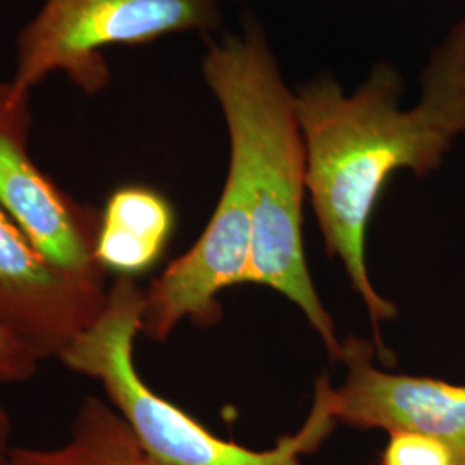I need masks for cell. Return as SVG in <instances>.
<instances>
[{
    "mask_svg": "<svg viewBox=\"0 0 465 465\" xmlns=\"http://www.w3.org/2000/svg\"><path fill=\"white\" fill-rule=\"evenodd\" d=\"M203 82L217 100L230 134V167L249 202L250 282L292 300L321 336L332 361L343 345L317 295L303 240L307 193L305 149L295 94L259 25L211 42L202 59Z\"/></svg>",
    "mask_w": 465,
    "mask_h": 465,
    "instance_id": "cell-1",
    "label": "cell"
},
{
    "mask_svg": "<svg viewBox=\"0 0 465 465\" xmlns=\"http://www.w3.org/2000/svg\"><path fill=\"white\" fill-rule=\"evenodd\" d=\"M401 78L390 64L372 67L355 90L319 76L295 94L305 149V184L326 247L336 255L378 322L397 316L371 282L367 224L390 178L428 174L441 164L451 138L417 105L401 107Z\"/></svg>",
    "mask_w": 465,
    "mask_h": 465,
    "instance_id": "cell-2",
    "label": "cell"
},
{
    "mask_svg": "<svg viewBox=\"0 0 465 465\" xmlns=\"http://www.w3.org/2000/svg\"><path fill=\"white\" fill-rule=\"evenodd\" d=\"M145 290L117 276L99 317L57 357L67 369L99 381L107 401L128 424L149 465H302L336 420L330 381L317 380L312 411L299 431L269 450H250L216 436L195 417L157 395L134 366V340L142 332Z\"/></svg>",
    "mask_w": 465,
    "mask_h": 465,
    "instance_id": "cell-3",
    "label": "cell"
},
{
    "mask_svg": "<svg viewBox=\"0 0 465 465\" xmlns=\"http://www.w3.org/2000/svg\"><path fill=\"white\" fill-rule=\"evenodd\" d=\"M221 0H44L16 38L9 80L32 94L52 73H63L86 95L111 84L104 50L143 45L166 35L211 32L221 23Z\"/></svg>",
    "mask_w": 465,
    "mask_h": 465,
    "instance_id": "cell-4",
    "label": "cell"
},
{
    "mask_svg": "<svg viewBox=\"0 0 465 465\" xmlns=\"http://www.w3.org/2000/svg\"><path fill=\"white\" fill-rule=\"evenodd\" d=\"M30 94L0 82V207L55 266L105 282L95 261L99 211L73 199L45 174L28 149Z\"/></svg>",
    "mask_w": 465,
    "mask_h": 465,
    "instance_id": "cell-5",
    "label": "cell"
},
{
    "mask_svg": "<svg viewBox=\"0 0 465 465\" xmlns=\"http://www.w3.org/2000/svg\"><path fill=\"white\" fill-rule=\"evenodd\" d=\"M105 282L59 269L0 207V328L42 362L59 357L97 317Z\"/></svg>",
    "mask_w": 465,
    "mask_h": 465,
    "instance_id": "cell-6",
    "label": "cell"
},
{
    "mask_svg": "<svg viewBox=\"0 0 465 465\" xmlns=\"http://www.w3.org/2000/svg\"><path fill=\"white\" fill-rule=\"evenodd\" d=\"M252 219L238 178L228 171L216 209L193 247L145 290L142 332L164 341L183 321L209 326L221 316L217 295L250 282Z\"/></svg>",
    "mask_w": 465,
    "mask_h": 465,
    "instance_id": "cell-7",
    "label": "cell"
},
{
    "mask_svg": "<svg viewBox=\"0 0 465 465\" xmlns=\"http://www.w3.org/2000/svg\"><path fill=\"white\" fill-rule=\"evenodd\" d=\"M341 350L347 378L330 388L336 422L359 430L409 431L447 445L465 465V384L393 374L372 364V347L349 338Z\"/></svg>",
    "mask_w": 465,
    "mask_h": 465,
    "instance_id": "cell-8",
    "label": "cell"
},
{
    "mask_svg": "<svg viewBox=\"0 0 465 465\" xmlns=\"http://www.w3.org/2000/svg\"><path fill=\"white\" fill-rule=\"evenodd\" d=\"M174 224L166 195L145 184H124L100 211L95 261L105 272L136 278L163 259Z\"/></svg>",
    "mask_w": 465,
    "mask_h": 465,
    "instance_id": "cell-9",
    "label": "cell"
},
{
    "mask_svg": "<svg viewBox=\"0 0 465 465\" xmlns=\"http://www.w3.org/2000/svg\"><path fill=\"white\" fill-rule=\"evenodd\" d=\"M11 465H149L134 432L107 400L88 397L73 419L63 445L16 447Z\"/></svg>",
    "mask_w": 465,
    "mask_h": 465,
    "instance_id": "cell-10",
    "label": "cell"
},
{
    "mask_svg": "<svg viewBox=\"0 0 465 465\" xmlns=\"http://www.w3.org/2000/svg\"><path fill=\"white\" fill-rule=\"evenodd\" d=\"M416 105L450 138L465 134V9L422 69Z\"/></svg>",
    "mask_w": 465,
    "mask_h": 465,
    "instance_id": "cell-11",
    "label": "cell"
},
{
    "mask_svg": "<svg viewBox=\"0 0 465 465\" xmlns=\"http://www.w3.org/2000/svg\"><path fill=\"white\" fill-rule=\"evenodd\" d=\"M382 465H459L453 451L441 441L417 432H390Z\"/></svg>",
    "mask_w": 465,
    "mask_h": 465,
    "instance_id": "cell-12",
    "label": "cell"
},
{
    "mask_svg": "<svg viewBox=\"0 0 465 465\" xmlns=\"http://www.w3.org/2000/svg\"><path fill=\"white\" fill-rule=\"evenodd\" d=\"M40 361L16 338L0 328V381L23 382L34 378Z\"/></svg>",
    "mask_w": 465,
    "mask_h": 465,
    "instance_id": "cell-13",
    "label": "cell"
},
{
    "mask_svg": "<svg viewBox=\"0 0 465 465\" xmlns=\"http://www.w3.org/2000/svg\"><path fill=\"white\" fill-rule=\"evenodd\" d=\"M11 436H13V420L7 409L0 403V465L13 464V453L16 447H13Z\"/></svg>",
    "mask_w": 465,
    "mask_h": 465,
    "instance_id": "cell-14",
    "label": "cell"
}]
</instances>
